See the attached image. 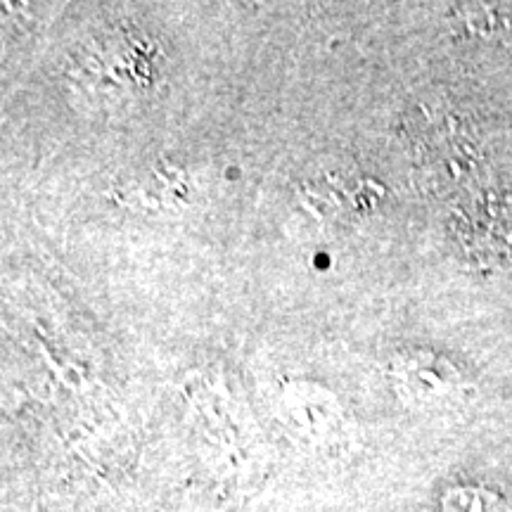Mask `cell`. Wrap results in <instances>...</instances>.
Listing matches in <instances>:
<instances>
[{"label":"cell","mask_w":512,"mask_h":512,"mask_svg":"<svg viewBox=\"0 0 512 512\" xmlns=\"http://www.w3.org/2000/svg\"><path fill=\"white\" fill-rule=\"evenodd\" d=\"M88 46V60H81L79 76H93L98 91L107 95H143L162 81V50L145 36L121 31L112 38H98Z\"/></svg>","instance_id":"obj_1"}]
</instances>
